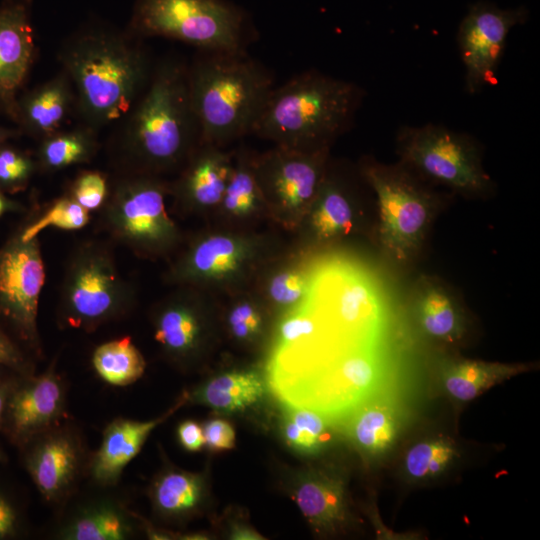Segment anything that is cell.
I'll list each match as a JSON object with an SVG mask.
<instances>
[{
    "instance_id": "cell-34",
    "label": "cell",
    "mask_w": 540,
    "mask_h": 540,
    "mask_svg": "<svg viewBox=\"0 0 540 540\" xmlns=\"http://www.w3.org/2000/svg\"><path fill=\"white\" fill-rule=\"evenodd\" d=\"M90 213L67 193L56 198L42 212L31 213L19 225L22 235L31 239L38 237L46 228L76 231L90 222Z\"/></svg>"
},
{
    "instance_id": "cell-4",
    "label": "cell",
    "mask_w": 540,
    "mask_h": 540,
    "mask_svg": "<svg viewBox=\"0 0 540 540\" xmlns=\"http://www.w3.org/2000/svg\"><path fill=\"white\" fill-rule=\"evenodd\" d=\"M188 66L200 143L222 146L253 128L275 87L269 71L245 52L200 51Z\"/></svg>"
},
{
    "instance_id": "cell-33",
    "label": "cell",
    "mask_w": 540,
    "mask_h": 540,
    "mask_svg": "<svg viewBox=\"0 0 540 540\" xmlns=\"http://www.w3.org/2000/svg\"><path fill=\"white\" fill-rule=\"evenodd\" d=\"M264 204L266 202L254 173L253 156L240 153L219 206L230 216L241 218L253 214Z\"/></svg>"
},
{
    "instance_id": "cell-30",
    "label": "cell",
    "mask_w": 540,
    "mask_h": 540,
    "mask_svg": "<svg viewBox=\"0 0 540 540\" xmlns=\"http://www.w3.org/2000/svg\"><path fill=\"white\" fill-rule=\"evenodd\" d=\"M96 131L84 126L70 131H57L42 139L36 156L37 169L56 172L87 163L96 154Z\"/></svg>"
},
{
    "instance_id": "cell-22",
    "label": "cell",
    "mask_w": 540,
    "mask_h": 540,
    "mask_svg": "<svg viewBox=\"0 0 540 540\" xmlns=\"http://www.w3.org/2000/svg\"><path fill=\"white\" fill-rule=\"evenodd\" d=\"M292 496L317 532H335L347 521L344 483L332 473L320 470L302 473L294 484Z\"/></svg>"
},
{
    "instance_id": "cell-38",
    "label": "cell",
    "mask_w": 540,
    "mask_h": 540,
    "mask_svg": "<svg viewBox=\"0 0 540 540\" xmlns=\"http://www.w3.org/2000/svg\"><path fill=\"white\" fill-rule=\"evenodd\" d=\"M109 190L110 182L105 174L100 171L86 170L76 176L65 193L91 212L102 208Z\"/></svg>"
},
{
    "instance_id": "cell-25",
    "label": "cell",
    "mask_w": 540,
    "mask_h": 540,
    "mask_svg": "<svg viewBox=\"0 0 540 540\" xmlns=\"http://www.w3.org/2000/svg\"><path fill=\"white\" fill-rule=\"evenodd\" d=\"M531 368L528 363H501L483 360L448 359L440 369V380L448 396L468 402L491 387Z\"/></svg>"
},
{
    "instance_id": "cell-42",
    "label": "cell",
    "mask_w": 540,
    "mask_h": 540,
    "mask_svg": "<svg viewBox=\"0 0 540 540\" xmlns=\"http://www.w3.org/2000/svg\"><path fill=\"white\" fill-rule=\"evenodd\" d=\"M203 428L205 444L213 451L232 449L235 445V431L224 419H211Z\"/></svg>"
},
{
    "instance_id": "cell-41",
    "label": "cell",
    "mask_w": 540,
    "mask_h": 540,
    "mask_svg": "<svg viewBox=\"0 0 540 540\" xmlns=\"http://www.w3.org/2000/svg\"><path fill=\"white\" fill-rule=\"evenodd\" d=\"M34 358L0 326V365L25 376L34 373Z\"/></svg>"
},
{
    "instance_id": "cell-40",
    "label": "cell",
    "mask_w": 540,
    "mask_h": 540,
    "mask_svg": "<svg viewBox=\"0 0 540 540\" xmlns=\"http://www.w3.org/2000/svg\"><path fill=\"white\" fill-rule=\"evenodd\" d=\"M25 532L24 512L11 490L0 482V540L18 539Z\"/></svg>"
},
{
    "instance_id": "cell-27",
    "label": "cell",
    "mask_w": 540,
    "mask_h": 540,
    "mask_svg": "<svg viewBox=\"0 0 540 540\" xmlns=\"http://www.w3.org/2000/svg\"><path fill=\"white\" fill-rule=\"evenodd\" d=\"M399 428L397 410L384 400L364 402L351 413L347 423L350 440L367 456H378L391 448Z\"/></svg>"
},
{
    "instance_id": "cell-1",
    "label": "cell",
    "mask_w": 540,
    "mask_h": 540,
    "mask_svg": "<svg viewBox=\"0 0 540 540\" xmlns=\"http://www.w3.org/2000/svg\"><path fill=\"white\" fill-rule=\"evenodd\" d=\"M118 123L109 149L117 174L160 176L183 166L200 144L188 66L174 58L160 61Z\"/></svg>"
},
{
    "instance_id": "cell-21",
    "label": "cell",
    "mask_w": 540,
    "mask_h": 540,
    "mask_svg": "<svg viewBox=\"0 0 540 540\" xmlns=\"http://www.w3.org/2000/svg\"><path fill=\"white\" fill-rule=\"evenodd\" d=\"M153 335L165 355L178 363L190 361L203 340V316L190 287L161 301L152 314Z\"/></svg>"
},
{
    "instance_id": "cell-26",
    "label": "cell",
    "mask_w": 540,
    "mask_h": 540,
    "mask_svg": "<svg viewBox=\"0 0 540 540\" xmlns=\"http://www.w3.org/2000/svg\"><path fill=\"white\" fill-rule=\"evenodd\" d=\"M312 235L318 242H329L352 232L355 208L344 181L328 168L318 194L309 209Z\"/></svg>"
},
{
    "instance_id": "cell-46",
    "label": "cell",
    "mask_w": 540,
    "mask_h": 540,
    "mask_svg": "<svg viewBox=\"0 0 540 540\" xmlns=\"http://www.w3.org/2000/svg\"><path fill=\"white\" fill-rule=\"evenodd\" d=\"M178 539L183 540H205L208 539L206 534L195 532V533H187V534H179Z\"/></svg>"
},
{
    "instance_id": "cell-31",
    "label": "cell",
    "mask_w": 540,
    "mask_h": 540,
    "mask_svg": "<svg viewBox=\"0 0 540 540\" xmlns=\"http://www.w3.org/2000/svg\"><path fill=\"white\" fill-rule=\"evenodd\" d=\"M91 363L96 374L107 384L124 387L142 377L145 359L130 336H122L98 345Z\"/></svg>"
},
{
    "instance_id": "cell-3",
    "label": "cell",
    "mask_w": 540,
    "mask_h": 540,
    "mask_svg": "<svg viewBox=\"0 0 540 540\" xmlns=\"http://www.w3.org/2000/svg\"><path fill=\"white\" fill-rule=\"evenodd\" d=\"M364 91L316 70L274 87L252 133L302 151L330 149L353 124Z\"/></svg>"
},
{
    "instance_id": "cell-44",
    "label": "cell",
    "mask_w": 540,
    "mask_h": 540,
    "mask_svg": "<svg viewBox=\"0 0 540 540\" xmlns=\"http://www.w3.org/2000/svg\"><path fill=\"white\" fill-rule=\"evenodd\" d=\"M229 537L234 540H261L264 537L254 528L242 524L232 526Z\"/></svg>"
},
{
    "instance_id": "cell-14",
    "label": "cell",
    "mask_w": 540,
    "mask_h": 540,
    "mask_svg": "<svg viewBox=\"0 0 540 540\" xmlns=\"http://www.w3.org/2000/svg\"><path fill=\"white\" fill-rule=\"evenodd\" d=\"M23 465L45 502L60 505L87 475L90 454L76 427L61 422L20 448Z\"/></svg>"
},
{
    "instance_id": "cell-5",
    "label": "cell",
    "mask_w": 540,
    "mask_h": 540,
    "mask_svg": "<svg viewBox=\"0 0 540 540\" xmlns=\"http://www.w3.org/2000/svg\"><path fill=\"white\" fill-rule=\"evenodd\" d=\"M108 239L76 244L65 262L56 306L62 329L94 332L121 320L136 304V290L120 272Z\"/></svg>"
},
{
    "instance_id": "cell-13",
    "label": "cell",
    "mask_w": 540,
    "mask_h": 540,
    "mask_svg": "<svg viewBox=\"0 0 540 540\" xmlns=\"http://www.w3.org/2000/svg\"><path fill=\"white\" fill-rule=\"evenodd\" d=\"M528 16L524 6L502 9L487 1L469 6L457 32L468 94H477L495 82L509 32L525 23Z\"/></svg>"
},
{
    "instance_id": "cell-45",
    "label": "cell",
    "mask_w": 540,
    "mask_h": 540,
    "mask_svg": "<svg viewBox=\"0 0 540 540\" xmlns=\"http://www.w3.org/2000/svg\"><path fill=\"white\" fill-rule=\"evenodd\" d=\"M24 210L25 208L21 203L10 199L7 194L0 191V218L7 213L22 212Z\"/></svg>"
},
{
    "instance_id": "cell-17",
    "label": "cell",
    "mask_w": 540,
    "mask_h": 540,
    "mask_svg": "<svg viewBox=\"0 0 540 540\" xmlns=\"http://www.w3.org/2000/svg\"><path fill=\"white\" fill-rule=\"evenodd\" d=\"M188 401L183 392L176 403L157 418L137 421L118 417L103 430L98 449L90 453L87 476L100 487L114 486L126 466L138 455L151 432Z\"/></svg>"
},
{
    "instance_id": "cell-35",
    "label": "cell",
    "mask_w": 540,
    "mask_h": 540,
    "mask_svg": "<svg viewBox=\"0 0 540 540\" xmlns=\"http://www.w3.org/2000/svg\"><path fill=\"white\" fill-rule=\"evenodd\" d=\"M457 452L453 443L444 438L415 443L404 457L406 475L415 481L434 478L446 470Z\"/></svg>"
},
{
    "instance_id": "cell-15",
    "label": "cell",
    "mask_w": 540,
    "mask_h": 540,
    "mask_svg": "<svg viewBox=\"0 0 540 540\" xmlns=\"http://www.w3.org/2000/svg\"><path fill=\"white\" fill-rule=\"evenodd\" d=\"M66 384L56 361L45 372L17 376L8 396L0 431L19 449L66 417Z\"/></svg>"
},
{
    "instance_id": "cell-32",
    "label": "cell",
    "mask_w": 540,
    "mask_h": 540,
    "mask_svg": "<svg viewBox=\"0 0 540 540\" xmlns=\"http://www.w3.org/2000/svg\"><path fill=\"white\" fill-rule=\"evenodd\" d=\"M282 421V435L286 444L303 455H315L333 439L328 417L309 407H286Z\"/></svg>"
},
{
    "instance_id": "cell-12",
    "label": "cell",
    "mask_w": 540,
    "mask_h": 540,
    "mask_svg": "<svg viewBox=\"0 0 540 540\" xmlns=\"http://www.w3.org/2000/svg\"><path fill=\"white\" fill-rule=\"evenodd\" d=\"M329 149L302 151L279 146L253 157L266 205L289 221L308 214L328 168Z\"/></svg>"
},
{
    "instance_id": "cell-18",
    "label": "cell",
    "mask_w": 540,
    "mask_h": 540,
    "mask_svg": "<svg viewBox=\"0 0 540 540\" xmlns=\"http://www.w3.org/2000/svg\"><path fill=\"white\" fill-rule=\"evenodd\" d=\"M34 54L30 4L27 0L6 1L0 6V101L12 113Z\"/></svg>"
},
{
    "instance_id": "cell-49",
    "label": "cell",
    "mask_w": 540,
    "mask_h": 540,
    "mask_svg": "<svg viewBox=\"0 0 540 540\" xmlns=\"http://www.w3.org/2000/svg\"><path fill=\"white\" fill-rule=\"evenodd\" d=\"M3 459H4L3 454L0 451V461H2Z\"/></svg>"
},
{
    "instance_id": "cell-7",
    "label": "cell",
    "mask_w": 540,
    "mask_h": 540,
    "mask_svg": "<svg viewBox=\"0 0 540 540\" xmlns=\"http://www.w3.org/2000/svg\"><path fill=\"white\" fill-rule=\"evenodd\" d=\"M170 184L160 176L117 174L99 210L98 227L113 244L143 258L170 254L181 232L166 209Z\"/></svg>"
},
{
    "instance_id": "cell-10",
    "label": "cell",
    "mask_w": 540,
    "mask_h": 540,
    "mask_svg": "<svg viewBox=\"0 0 540 540\" xmlns=\"http://www.w3.org/2000/svg\"><path fill=\"white\" fill-rule=\"evenodd\" d=\"M46 269L38 237L19 226L0 246V326L34 359L43 357L38 310Z\"/></svg>"
},
{
    "instance_id": "cell-11",
    "label": "cell",
    "mask_w": 540,
    "mask_h": 540,
    "mask_svg": "<svg viewBox=\"0 0 540 540\" xmlns=\"http://www.w3.org/2000/svg\"><path fill=\"white\" fill-rule=\"evenodd\" d=\"M384 376V366L368 344L351 346L319 368L282 403L340 417L366 402L381 386Z\"/></svg>"
},
{
    "instance_id": "cell-16",
    "label": "cell",
    "mask_w": 540,
    "mask_h": 540,
    "mask_svg": "<svg viewBox=\"0 0 540 540\" xmlns=\"http://www.w3.org/2000/svg\"><path fill=\"white\" fill-rule=\"evenodd\" d=\"M255 246L247 238L219 233L195 239L172 264L167 280L182 287L229 281L253 261Z\"/></svg>"
},
{
    "instance_id": "cell-24",
    "label": "cell",
    "mask_w": 540,
    "mask_h": 540,
    "mask_svg": "<svg viewBox=\"0 0 540 540\" xmlns=\"http://www.w3.org/2000/svg\"><path fill=\"white\" fill-rule=\"evenodd\" d=\"M74 102L71 82L62 72L25 95L13 114L27 132L43 139L60 130Z\"/></svg>"
},
{
    "instance_id": "cell-39",
    "label": "cell",
    "mask_w": 540,
    "mask_h": 540,
    "mask_svg": "<svg viewBox=\"0 0 540 540\" xmlns=\"http://www.w3.org/2000/svg\"><path fill=\"white\" fill-rule=\"evenodd\" d=\"M227 323L234 338L250 341L260 334L263 320L259 308L253 302L242 300L229 310Z\"/></svg>"
},
{
    "instance_id": "cell-8",
    "label": "cell",
    "mask_w": 540,
    "mask_h": 540,
    "mask_svg": "<svg viewBox=\"0 0 540 540\" xmlns=\"http://www.w3.org/2000/svg\"><path fill=\"white\" fill-rule=\"evenodd\" d=\"M128 31L209 52H245L251 36L246 12L227 0H135Z\"/></svg>"
},
{
    "instance_id": "cell-36",
    "label": "cell",
    "mask_w": 540,
    "mask_h": 540,
    "mask_svg": "<svg viewBox=\"0 0 540 540\" xmlns=\"http://www.w3.org/2000/svg\"><path fill=\"white\" fill-rule=\"evenodd\" d=\"M310 289V275L298 267L275 272L268 280L266 293L272 303L288 310L301 304Z\"/></svg>"
},
{
    "instance_id": "cell-48",
    "label": "cell",
    "mask_w": 540,
    "mask_h": 540,
    "mask_svg": "<svg viewBox=\"0 0 540 540\" xmlns=\"http://www.w3.org/2000/svg\"><path fill=\"white\" fill-rule=\"evenodd\" d=\"M11 373L13 372L0 365V382L3 381Z\"/></svg>"
},
{
    "instance_id": "cell-9",
    "label": "cell",
    "mask_w": 540,
    "mask_h": 540,
    "mask_svg": "<svg viewBox=\"0 0 540 540\" xmlns=\"http://www.w3.org/2000/svg\"><path fill=\"white\" fill-rule=\"evenodd\" d=\"M399 162L434 187L464 198H488L495 182L485 170L480 143L441 125L402 126L396 135Z\"/></svg>"
},
{
    "instance_id": "cell-20",
    "label": "cell",
    "mask_w": 540,
    "mask_h": 540,
    "mask_svg": "<svg viewBox=\"0 0 540 540\" xmlns=\"http://www.w3.org/2000/svg\"><path fill=\"white\" fill-rule=\"evenodd\" d=\"M233 164L232 156L220 146L200 143L183 165L179 178L170 184V195L186 210L219 206Z\"/></svg>"
},
{
    "instance_id": "cell-43",
    "label": "cell",
    "mask_w": 540,
    "mask_h": 540,
    "mask_svg": "<svg viewBox=\"0 0 540 540\" xmlns=\"http://www.w3.org/2000/svg\"><path fill=\"white\" fill-rule=\"evenodd\" d=\"M180 445L187 451H199L205 444L203 428L193 420H185L177 427Z\"/></svg>"
},
{
    "instance_id": "cell-23",
    "label": "cell",
    "mask_w": 540,
    "mask_h": 540,
    "mask_svg": "<svg viewBox=\"0 0 540 540\" xmlns=\"http://www.w3.org/2000/svg\"><path fill=\"white\" fill-rule=\"evenodd\" d=\"M139 526L136 513L112 498H100L81 505L56 531L61 540H126Z\"/></svg>"
},
{
    "instance_id": "cell-28",
    "label": "cell",
    "mask_w": 540,
    "mask_h": 540,
    "mask_svg": "<svg viewBox=\"0 0 540 540\" xmlns=\"http://www.w3.org/2000/svg\"><path fill=\"white\" fill-rule=\"evenodd\" d=\"M265 392L264 381L254 371L223 373L196 390L192 398L221 412L243 410L257 403Z\"/></svg>"
},
{
    "instance_id": "cell-2",
    "label": "cell",
    "mask_w": 540,
    "mask_h": 540,
    "mask_svg": "<svg viewBox=\"0 0 540 540\" xmlns=\"http://www.w3.org/2000/svg\"><path fill=\"white\" fill-rule=\"evenodd\" d=\"M58 54L74 91V105L85 126L95 131L125 117L153 69L140 38L107 26L79 29Z\"/></svg>"
},
{
    "instance_id": "cell-29",
    "label": "cell",
    "mask_w": 540,
    "mask_h": 540,
    "mask_svg": "<svg viewBox=\"0 0 540 540\" xmlns=\"http://www.w3.org/2000/svg\"><path fill=\"white\" fill-rule=\"evenodd\" d=\"M149 496L158 514L166 518H182L199 506L203 480L196 473L166 469L154 479Z\"/></svg>"
},
{
    "instance_id": "cell-6",
    "label": "cell",
    "mask_w": 540,
    "mask_h": 540,
    "mask_svg": "<svg viewBox=\"0 0 540 540\" xmlns=\"http://www.w3.org/2000/svg\"><path fill=\"white\" fill-rule=\"evenodd\" d=\"M359 171L374 192L379 245L392 262L406 266L420 255L442 194L401 162L387 164L364 158Z\"/></svg>"
},
{
    "instance_id": "cell-37",
    "label": "cell",
    "mask_w": 540,
    "mask_h": 540,
    "mask_svg": "<svg viewBox=\"0 0 540 540\" xmlns=\"http://www.w3.org/2000/svg\"><path fill=\"white\" fill-rule=\"evenodd\" d=\"M37 170L35 159L11 146H0V191L15 194L28 186Z\"/></svg>"
},
{
    "instance_id": "cell-47",
    "label": "cell",
    "mask_w": 540,
    "mask_h": 540,
    "mask_svg": "<svg viewBox=\"0 0 540 540\" xmlns=\"http://www.w3.org/2000/svg\"><path fill=\"white\" fill-rule=\"evenodd\" d=\"M13 131L0 126V146L4 145L6 140L13 136Z\"/></svg>"
},
{
    "instance_id": "cell-19",
    "label": "cell",
    "mask_w": 540,
    "mask_h": 540,
    "mask_svg": "<svg viewBox=\"0 0 540 540\" xmlns=\"http://www.w3.org/2000/svg\"><path fill=\"white\" fill-rule=\"evenodd\" d=\"M410 310L421 333L442 344L459 343L466 332L464 308L454 290L432 275H420L410 291Z\"/></svg>"
}]
</instances>
